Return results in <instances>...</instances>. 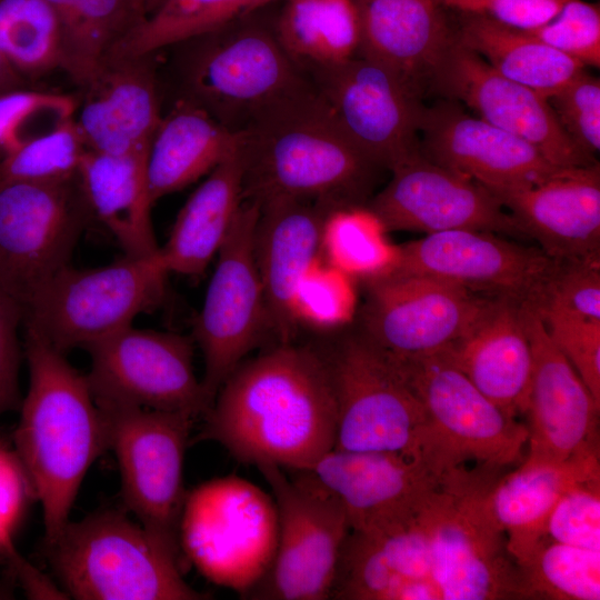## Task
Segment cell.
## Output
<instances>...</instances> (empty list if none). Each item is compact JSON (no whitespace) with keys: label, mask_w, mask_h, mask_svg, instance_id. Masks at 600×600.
<instances>
[{"label":"cell","mask_w":600,"mask_h":600,"mask_svg":"<svg viewBox=\"0 0 600 600\" xmlns=\"http://www.w3.org/2000/svg\"><path fill=\"white\" fill-rule=\"evenodd\" d=\"M537 312L554 346L600 403V320L558 310Z\"/></svg>","instance_id":"44"},{"label":"cell","mask_w":600,"mask_h":600,"mask_svg":"<svg viewBox=\"0 0 600 600\" xmlns=\"http://www.w3.org/2000/svg\"><path fill=\"white\" fill-rule=\"evenodd\" d=\"M546 538L600 551V479L579 483L559 498L547 519Z\"/></svg>","instance_id":"46"},{"label":"cell","mask_w":600,"mask_h":600,"mask_svg":"<svg viewBox=\"0 0 600 600\" xmlns=\"http://www.w3.org/2000/svg\"><path fill=\"white\" fill-rule=\"evenodd\" d=\"M558 261L539 247L481 230H448L394 246L384 274L427 276L536 308ZM383 276V274H382Z\"/></svg>","instance_id":"17"},{"label":"cell","mask_w":600,"mask_h":600,"mask_svg":"<svg viewBox=\"0 0 600 600\" xmlns=\"http://www.w3.org/2000/svg\"><path fill=\"white\" fill-rule=\"evenodd\" d=\"M570 139L594 157L600 150V81L582 71L548 99Z\"/></svg>","instance_id":"47"},{"label":"cell","mask_w":600,"mask_h":600,"mask_svg":"<svg viewBox=\"0 0 600 600\" xmlns=\"http://www.w3.org/2000/svg\"><path fill=\"white\" fill-rule=\"evenodd\" d=\"M240 132L218 122L203 109L176 99L162 116L147 158L152 204L202 177L240 149Z\"/></svg>","instance_id":"31"},{"label":"cell","mask_w":600,"mask_h":600,"mask_svg":"<svg viewBox=\"0 0 600 600\" xmlns=\"http://www.w3.org/2000/svg\"><path fill=\"white\" fill-rule=\"evenodd\" d=\"M524 239L557 261L600 264L599 164L563 168L553 176L497 198Z\"/></svg>","instance_id":"25"},{"label":"cell","mask_w":600,"mask_h":600,"mask_svg":"<svg viewBox=\"0 0 600 600\" xmlns=\"http://www.w3.org/2000/svg\"><path fill=\"white\" fill-rule=\"evenodd\" d=\"M196 441L237 461L310 470L333 449L338 407L318 343L279 342L243 360L217 392Z\"/></svg>","instance_id":"1"},{"label":"cell","mask_w":600,"mask_h":600,"mask_svg":"<svg viewBox=\"0 0 600 600\" xmlns=\"http://www.w3.org/2000/svg\"><path fill=\"white\" fill-rule=\"evenodd\" d=\"M0 53L27 82L62 68L60 22L47 0H0Z\"/></svg>","instance_id":"39"},{"label":"cell","mask_w":600,"mask_h":600,"mask_svg":"<svg viewBox=\"0 0 600 600\" xmlns=\"http://www.w3.org/2000/svg\"><path fill=\"white\" fill-rule=\"evenodd\" d=\"M243 201V161L238 152L217 166L179 210L159 256L169 273L197 277L218 254Z\"/></svg>","instance_id":"33"},{"label":"cell","mask_w":600,"mask_h":600,"mask_svg":"<svg viewBox=\"0 0 600 600\" xmlns=\"http://www.w3.org/2000/svg\"><path fill=\"white\" fill-rule=\"evenodd\" d=\"M518 570V598L600 599V551L543 539Z\"/></svg>","instance_id":"38"},{"label":"cell","mask_w":600,"mask_h":600,"mask_svg":"<svg viewBox=\"0 0 600 600\" xmlns=\"http://www.w3.org/2000/svg\"><path fill=\"white\" fill-rule=\"evenodd\" d=\"M87 148L72 119L0 158V188L72 177Z\"/></svg>","instance_id":"41"},{"label":"cell","mask_w":600,"mask_h":600,"mask_svg":"<svg viewBox=\"0 0 600 600\" xmlns=\"http://www.w3.org/2000/svg\"><path fill=\"white\" fill-rule=\"evenodd\" d=\"M361 57L397 77L416 97L454 40L436 0H354Z\"/></svg>","instance_id":"27"},{"label":"cell","mask_w":600,"mask_h":600,"mask_svg":"<svg viewBox=\"0 0 600 600\" xmlns=\"http://www.w3.org/2000/svg\"><path fill=\"white\" fill-rule=\"evenodd\" d=\"M417 509L377 528L349 531L329 599L441 600Z\"/></svg>","instance_id":"24"},{"label":"cell","mask_w":600,"mask_h":600,"mask_svg":"<svg viewBox=\"0 0 600 600\" xmlns=\"http://www.w3.org/2000/svg\"><path fill=\"white\" fill-rule=\"evenodd\" d=\"M274 31L302 70L339 63L358 50V10L354 0H284Z\"/></svg>","instance_id":"35"},{"label":"cell","mask_w":600,"mask_h":600,"mask_svg":"<svg viewBox=\"0 0 600 600\" xmlns=\"http://www.w3.org/2000/svg\"><path fill=\"white\" fill-rule=\"evenodd\" d=\"M534 309L558 310L600 320V264L558 261Z\"/></svg>","instance_id":"48"},{"label":"cell","mask_w":600,"mask_h":600,"mask_svg":"<svg viewBox=\"0 0 600 600\" xmlns=\"http://www.w3.org/2000/svg\"><path fill=\"white\" fill-rule=\"evenodd\" d=\"M310 471L340 500L350 530L357 531L412 513L446 478L421 457L336 449Z\"/></svg>","instance_id":"26"},{"label":"cell","mask_w":600,"mask_h":600,"mask_svg":"<svg viewBox=\"0 0 600 600\" xmlns=\"http://www.w3.org/2000/svg\"><path fill=\"white\" fill-rule=\"evenodd\" d=\"M358 331L394 359L444 350L462 339L498 298L427 276L383 274L362 281Z\"/></svg>","instance_id":"16"},{"label":"cell","mask_w":600,"mask_h":600,"mask_svg":"<svg viewBox=\"0 0 600 600\" xmlns=\"http://www.w3.org/2000/svg\"><path fill=\"white\" fill-rule=\"evenodd\" d=\"M193 342L176 332L131 324L88 344L86 377L97 406L203 418L210 402L194 371Z\"/></svg>","instance_id":"15"},{"label":"cell","mask_w":600,"mask_h":600,"mask_svg":"<svg viewBox=\"0 0 600 600\" xmlns=\"http://www.w3.org/2000/svg\"><path fill=\"white\" fill-rule=\"evenodd\" d=\"M78 98L28 88L0 94V158L74 118Z\"/></svg>","instance_id":"42"},{"label":"cell","mask_w":600,"mask_h":600,"mask_svg":"<svg viewBox=\"0 0 600 600\" xmlns=\"http://www.w3.org/2000/svg\"><path fill=\"white\" fill-rule=\"evenodd\" d=\"M384 233L367 204L331 209L322 223L321 257L351 279L380 277L388 270L394 249L386 243Z\"/></svg>","instance_id":"40"},{"label":"cell","mask_w":600,"mask_h":600,"mask_svg":"<svg viewBox=\"0 0 600 600\" xmlns=\"http://www.w3.org/2000/svg\"><path fill=\"white\" fill-rule=\"evenodd\" d=\"M269 484L278 511V541L251 599H329L342 546L350 531L340 500L310 470L272 463L256 466Z\"/></svg>","instance_id":"12"},{"label":"cell","mask_w":600,"mask_h":600,"mask_svg":"<svg viewBox=\"0 0 600 600\" xmlns=\"http://www.w3.org/2000/svg\"><path fill=\"white\" fill-rule=\"evenodd\" d=\"M146 2H147V0H141L142 11L144 10ZM142 17H143V16H142Z\"/></svg>","instance_id":"54"},{"label":"cell","mask_w":600,"mask_h":600,"mask_svg":"<svg viewBox=\"0 0 600 600\" xmlns=\"http://www.w3.org/2000/svg\"><path fill=\"white\" fill-rule=\"evenodd\" d=\"M349 140L391 170L419 150L423 104L391 72L363 57L303 70Z\"/></svg>","instance_id":"18"},{"label":"cell","mask_w":600,"mask_h":600,"mask_svg":"<svg viewBox=\"0 0 600 600\" xmlns=\"http://www.w3.org/2000/svg\"><path fill=\"white\" fill-rule=\"evenodd\" d=\"M49 564L67 598L202 600L181 566L128 511L106 509L68 521L46 542Z\"/></svg>","instance_id":"5"},{"label":"cell","mask_w":600,"mask_h":600,"mask_svg":"<svg viewBox=\"0 0 600 600\" xmlns=\"http://www.w3.org/2000/svg\"><path fill=\"white\" fill-rule=\"evenodd\" d=\"M91 220L78 173L0 188V287L22 310L51 277L70 264Z\"/></svg>","instance_id":"14"},{"label":"cell","mask_w":600,"mask_h":600,"mask_svg":"<svg viewBox=\"0 0 600 600\" xmlns=\"http://www.w3.org/2000/svg\"><path fill=\"white\" fill-rule=\"evenodd\" d=\"M23 324L21 306L0 287V416L20 406L18 338Z\"/></svg>","instance_id":"50"},{"label":"cell","mask_w":600,"mask_h":600,"mask_svg":"<svg viewBox=\"0 0 600 600\" xmlns=\"http://www.w3.org/2000/svg\"><path fill=\"white\" fill-rule=\"evenodd\" d=\"M390 171L388 184L367 203L386 232L470 229L524 238L490 191L431 161L420 148Z\"/></svg>","instance_id":"19"},{"label":"cell","mask_w":600,"mask_h":600,"mask_svg":"<svg viewBox=\"0 0 600 600\" xmlns=\"http://www.w3.org/2000/svg\"><path fill=\"white\" fill-rule=\"evenodd\" d=\"M429 90L463 102L480 119L529 142L557 167L598 163L566 133L547 98L503 77L456 38L436 69Z\"/></svg>","instance_id":"20"},{"label":"cell","mask_w":600,"mask_h":600,"mask_svg":"<svg viewBox=\"0 0 600 600\" xmlns=\"http://www.w3.org/2000/svg\"><path fill=\"white\" fill-rule=\"evenodd\" d=\"M329 208L309 201L273 199L260 203L254 254L273 343L296 341L298 284L321 256V229Z\"/></svg>","instance_id":"28"},{"label":"cell","mask_w":600,"mask_h":600,"mask_svg":"<svg viewBox=\"0 0 600 600\" xmlns=\"http://www.w3.org/2000/svg\"><path fill=\"white\" fill-rule=\"evenodd\" d=\"M263 9V8H262ZM261 9L172 44L176 99L240 132L263 109L310 84Z\"/></svg>","instance_id":"4"},{"label":"cell","mask_w":600,"mask_h":600,"mask_svg":"<svg viewBox=\"0 0 600 600\" xmlns=\"http://www.w3.org/2000/svg\"><path fill=\"white\" fill-rule=\"evenodd\" d=\"M318 344L337 399L333 449L399 453L429 462L427 414L398 366L357 329L341 330Z\"/></svg>","instance_id":"6"},{"label":"cell","mask_w":600,"mask_h":600,"mask_svg":"<svg viewBox=\"0 0 600 600\" xmlns=\"http://www.w3.org/2000/svg\"><path fill=\"white\" fill-rule=\"evenodd\" d=\"M389 358L424 408L429 461L440 474L466 469L467 462L494 474L522 459L527 426L480 392L442 350L409 359Z\"/></svg>","instance_id":"9"},{"label":"cell","mask_w":600,"mask_h":600,"mask_svg":"<svg viewBox=\"0 0 600 600\" xmlns=\"http://www.w3.org/2000/svg\"><path fill=\"white\" fill-rule=\"evenodd\" d=\"M157 53L110 54L80 88L73 120L87 150L148 156L163 116Z\"/></svg>","instance_id":"23"},{"label":"cell","mask_w":600,"mask_h":600,"mask_svg":"<svg viewBox=\"0 0 600 600\" xmlns=\"http://www.w3.org/2000/svg\"><path fill=\"white\" fill-rule=\"evenodd\" d=\"M594 479H600L599 450L560 463L520 464L489 482L484 506L497 528L507 534L506 548L514 563L546 539L547 519L559 498L572 487Z\"/></svg>","instance_id":"30"},{"label":"cell","mask_w":600,"mask_h":600,"mask_svg":"<svg viewBox=\"0 0 600 600\" xmlns=\"http://www.w3.org/2000/svg\"><path fill=\"white\" fill-rule=\"evenodd\" d=\"M120 473L124 509L181 566L184 454L196 418L142 408H99Z\"/></svg>","instance_id":"11"},{"label":"cell","mask_w":600,"mask_h":600,"mask_svg":"<svg viewBox=\"0 0 600 600\" xmlns=\"http://www.w3.org/2000/svg\"><path fill=\"white\" fill-rule=\"evenodd\" d=\"M420 151L431 161L472 179L496 198L538 183L563 168L521 138L462 111L453 101L426 108Z\"/></svg>","instance_id":"22"},{"label":"cell","mask_w":600,"mask_h":600,"mask_svg":"<svg viewBox=\"0 0 600 600\" xmlns=\"http://www.w3.org/2000/svg\"><path fill=\"white\" fill-rule=\"evenodd\" d=\"M442 351L480 392L509 416L526 414L532 351L522 303L497 299L462 339Z\"/></svg>","instance_id":"29"},{"label":"cell","mask_w":600,"mask_h":600,"mask_svg":"<svg viewBox=\"0 0 600 600\" xmlns=\"http://www.w3.org/2000/svg\"><path fill=\"white\" fill-rule=\"evenodd\" d=\"M260 203L243 199L218 252L202 308L196 317L193 340L201 349V379L210 402L246 357L267 341L273 343L268 308L259 276L254 236Z\"/></svg>","instance_id":"13"},{"label":"cell","mask_w":600,"mask_h":600,"mask_svg":"<svg viewBox=\"0 0 600 600\" xmlns=\"http://www.w3.org/2000/svg\"><path fill=\"white\" fill-rule=\"evenodd\" d=\"M168 274L158 251L141 258L124 256L94 269L69 264L23 308V327L63 353L83 349L158 308Z\"/></svg>","instance_id":"7"},{"label":"cell","mask_w":600,"mask_h":600,"mask_svg":"<svg viewBox=\"0 0 600 600\" xmlns=\"http://www.w3.org/2000/svg\"><path fill=\"white\" fill-rule=\"evenodd\" d=\"M147 158L86 150L77 172L93 220L101 222L131 258L159 250L150 217Z\"/></svg>","instance_id":"32"},{"label":"cell","mask_w":600,"mask_h":600,"mask_svg":"<svg viewBox=\"0 0 600 600\" xmlns=\"http://www.w3.org/2000/svg\"><path fill=\"white\" fill-rule=\"evenodd\" d=\"M524 31L584 67L600 66V9L596 3L567 0L550 21Z\"/></svg>","instance_id":"45"},{"label":"cell","mask_w":600,"mask_h":600,"mask_svg":"<svg viewBox=\"0 0 600 600\" xmlns=\"http://www.w3.org/2000/svg\"><path fill=\"white\" fill-rule=\"evenodd\" d=\"M22 88H28V82L13 70L0 53V94Z\"/></svg>","instance_id":"51"},{"label":"cell","mask_w":600,"mask_h":600,"mask_svg":"<svg viewBox=\"0 0 600 600\" xmlns=\"http://www.w3.org/2000/svg\"><path fill=\"white\" fill-rule=\"evenodd\" d=\"M353 311L351 278L320 256L304 272L296 291L293 316L299 328L337 333L350 322Z\"/></svg>","instance_id":"43"},{"label":"cell","mask_w":600,"mask_h":600,"mask_svg":"<svg viewBox=\"0 0 600 600\" xmlns=\"http://www.w3.org/2000/svg\"><path fill=\"white\" fill-rule=\"evenodd\" d=\"M163 0H147L143 16L150 12L152 9H154L158 4H160Z\"/></svg>","instance_id":"52"},{"label":"cell","mask_w":600,"mask_h":600,"mask_svg":"<svg viewBox=\"0 0 600 600\" xmlns=\"http://www.w3.org/2000/svg\"><path fill=\"white\" fill-rule=\"evenodd\" d=\"M62 36V70L82 88L141 20L133 0H47Z\"/></svg>","instance_id":"36"},{"label":"cell","mask_w":600,"mask_h":600,"mask_svg":"<svg viewBox=\"0 0 600 600\" xmlns=\"http://www.w3.org/2000/svg\"><path fill=\"white\" fill-rule=\"evenodd\" d=\"M443 8L480 14L502 24L536 29L557 16L567 0H436Z\"/></svg>","instance_id":"49"},{"label":"cell","mask_w":600,"mask_h":600,"mask_svg":"<svg viewBox=\"0 0 600 600\" xmlns=\"http://www.w3.org/2000/svg\"><path fill=\"white\" fill-rule=\"evenodd\" d=\"M23 350L29 382L13 442L41 504L49 542L70 520L88 470L108 450V429L86 374L66 353L28 329Z\"/></svg>","instance_id":"3"},{"label":"cell","mask_w":600,"mask_h":600,"mask_svg":"<svg viewBox=\"0 0 600 600\" xmlns=\"http://www.w3.org/2000/svg\"><path fill=\"white\" fill-rule=\"evenodd\" d=\"M277 1L279 0H163L142 17L110 54L156 53Z\"/></svg>","instance_id":"37"},{"label":"cell","mask_w":600,"mask_h":600,"mask_svg":"<svg viewBox=\"0 0 600 600\" xmlns=\"http://www.w3.org/2000/svg\"><path fill=\"white\" fill-rule=\"evenodd\" d=\"M490 474L460 470L426 494L417 509L441 600L518 598V570L503 533L484 506Z\"/></svg>","instance_id":"8"},{"label":"cell","mask_w":600,"mask_h":600,"mask_svg":"<svg viewBox=\"0 0 600 600\" xmlns=\"http://www.w3.org/2000/svg\"><path fill=\"white\" fill-rule=\"evenodd\" d=\"M277 541L274 500L252 482L227 476L187 492L180 548L184 560L214 584L246 597L269 570Z\"/></svg>","instance_id":"10"},{"label":"cell","mask_w":600,"mask_h":600,"mask_svg":"<svg viewBox=\"0 0 600 600\" xmlns=\"http://www.w3.org/2000/svg\"><path fill=\"white\" fill-rule=\"evenodd\" d=\"M133 1H134V4H136V7H137V9H138V11H139V13H140V16L142 18L143 11H142L141 0H133Z\"/></svg>","instance_id":"53"},{"label":"cell","mask_w":600,"mask_h":600,"mask_svg":"<svg viewBox=\"0 0 600 600\" xmlns=\"http://www.w3.org/2000/svg\"><path fill=\"white\" fill-rule=\"evenodd\" d=\"M524 327L532 351L526 467L560 463L599 450L598 403L571 363L550 339L529 303H522Z\"/></svg>","instance_id":"21"},{"label":"cell","mask_w":600,"mask_h":600,"mask_svg":"<svg viewBox=\"0 0 600 600\" xmlns=\"http://www.w3.org/2000/svg\"><path fill=\"white\" fill-rule=\"evenodd\" d=\"M243 199L361 206L380 169L340 129L311 81L240 131Z\"/></svg>","instance_id":"2"},{"label":"cell","mask_w":600,"mask_h":600,"mask_svg":"<svg viewBox=\"0 0 600 600\" xmlns=\"http://www.w3.org/2000/svg\"><path fill=\"white\" fill-rule=\"evenodd\" d=\"M454 38L503 77L549 99L584 66L537 37L488 17L463 13Z\"/></svg>","instance_id":"34"}]
</instances>
